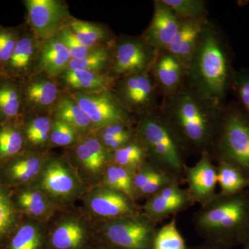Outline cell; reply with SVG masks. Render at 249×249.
<instances>
[{
    "instance_id": "cell-35",
    "label": "cell",
    "mask_w": 249,
    "mask_h": 249,
    "mask_svg": "<svg viewBox=\"0 0 249 249\" xmlns=\"http://www.w3.org/2000/svg\"><path fill=\"white\" fill-rule=\"evenodd\" d=\"M173 10L181 20L204 19L207 9L204 0H162Z\"/></svg>"
},
{
    "instance_id": "cell-7",
    "label": "cell",
    "mask_w": 249,
    "mask_h": 249,
    "mask_svg": "<svg viewBox=\"0 0 249 249\" xmlns=\"http://www.w3.org/2000/svg\"><path fill=\"white\" fill-rule=\"evenodd\" d=\"M112 91L130 114L141 116L160 108L157 101L160 90L150 71L119 78Z\"/></svg>"
},
{
    "instance_id": "cell-5",
    "label": "cell",
    "mask_w": 249,
    "mask_h": 249,
    "mask_svg": "<svg viewBox=\"0 0 249 249\" xmlns=\"http://www.w3.org/2000/svg\"><path fill=\"white\" fill-rule=\"evenodd\" d=\"M211 155L218 163L235 167L249 180V116L237 103L225 105Z\"/></svg>"
},
{
    "instance_id": "cell-8",
    "label": "cell",
    "mask_w": 249,
    "mask_h": 249,
    "mask_svg": "<svg viewBox=\"0 0 249 249\" xmlns=\"http://www.w3.org/2000/svg\"><path fill=\"white\" fill-rule=\"evenodd\" d=\"M156 223L146 216L114 219L103 230L106 243L119 249H152L157 232Z\"/></svg>"
},
{
    "instance_id": "cell-1",
    "label": "cell",
    "mask_w": 249,
    "mask_h": 249,
    "mask_svg": "<svg viewBox=\"0 0 249 249\" xmlns=\"http://www.w3.org/2000/svg\"><path fill=\"white\" fill-rule=\"evenodd\" d=\"M224 106L182 86L163 97L160 111L186 153H211L222 124Z\"/></svg>"
},
{
    "instance_id": "cell-36",
    "label": "cell",
    "mask_w": 249,
    "mask_h": 249,
    "mask_svg": "<svg viewBox=\"0 0 249 249\" xmlns=\"http://www.w3.org/2000/svg\"><path fill=\"white\" fill-rule=\"evenodd\" d=\"M40 231L31 224L19 228L9 242L6 249H42Z\"/></svg>"
},
{
    "instance_id": "cell-6",
    "label": "cell",
    "mask_w": 249,
    "mask_h": 249,
    "mask_svg": "<svg viewBox=\"0 0 249 249\" xmlns=\"http://www.w3.org/2000/svg\"><path fill=\"white\" fill-rule=\"evenodd\" d=\"M159 52L141 36L115 40L108 73L116 78L150 71Z\"/></svg>"
},
{
    "instance_id": "cell-34",
    "label": "cell",
    "mask_w": 249,
    "mask_h": 249,
    "mask_svg": "<svg viewBox=\"0 0 249 249\" xmlns=\"http://www.w3.org/2000/svg\"><path fill=\"white\" fill-rule=\"evenodd\" d=\"M40 169V159L28 156L13 162L8 168V175L13 181L27 182L36 178Z\"/></svg>"
},
{
    "instance_id": "cell-28",
    "label": "cell",
    "mask_w": 249,
    "mask_h": 249,
    "mask_svg": "<svg viewBox=\"0 0 249 249\" xmlns=\"http://www.w3.org/2000/svg\"><path fill=\"white\" fill-rule=\"evenodd\" d=\"M111 157L115 164L132 173L137 172L146 161L147 155L142 142L134 140L112 152Z\"/></svg>"
},
{
    "instance_id": "cell-11",
    "label": "cell",
    "mask_w": 249,
    "mask_h": 249,
    "mask_svg": "<svg viewBox=\"0 0 249 249\" xmlns=\"http://www.w3.org/2000/svg\"><path fill=\"white\" fill-rule=\"evenodd\" d=\"M22 85L24 116L52 113L65 92L55 79L42 73L34 75Z\"/></svg>"
},
{
    "instance_id": "cell-42",
    "label": "cell",
    "mask_w": 249,
    "mask_h": 249,
    "mask_svg": "<svg viewBox=\"0 0 249 249\" xmlns=\"http://www.w3.org/2000/svg\"><path fill=\"white\" fill-rule=\"evenodd\" d=\"M176 179L178 178L158 168L152 179L137 193L141 196L150 197Z\"/></svg>"
},
{
    "instance_id": "cell-25",
    "label": "cell",
    "mask_w": 249,
    "mask_h": 249,
    "mask_svg": "<svg viewBox=\"0 0 249 249\" xmlns=\"http://www.w3.org/2000/svg\"><path fill=\"white\" fill-rule=\"evenodd\" d=\"M76 155L78 160L91 173L101 171L107 163L109 152L96 137L81 141L77 145Z\"/></svg>"
},
{
    "instance_id": "cell-41",
    "label": "cell",
    "mask_w": 249,
    "mask_h": 249,
    "mask_svg": "<svg viewBox=\"0 0 249 249\" xmlns=\"http://www.w3.org/2000/svg\"><path fill=\"white\" fill-rule=\"evenodd\" d=\"M58 34L60 38L61 39L62 42H64L67 49H68L71 59L84 58V57L96 51V49H91L85 47V45L80 43L79 41L77 40L74 36L71 34L70 29L66 27V25L62 28L61 30L59 31Z\"/></svg>"
},
{
    "instance_id": "cell-31",
    "label": "cell",
    "mask_w": 249,
    "mask_h": 249,
    "mask_svg": "<svg viewBox=\"0 0 249 249\" xmlns=\"http://www.w3.org/2000/svg\"><path fill=\"white\" fill-rule=\"evenodd\" d=\"M128 124H109L100 131V142L109 152H113L134 140V134Z\"/></svg>"
},
{
    "instance_id": "cell-3",
    "label": "cell",
    "mask_w": 249,
    "mask_h": 249,
    "mask_svg": "<svg viewBox=\"0 0 249 249\" xmlns=\"http://www.w3.org/2000/svg\"><path fill=\"white\" fill-rule=\"evenodd\" d=\"M193 224L206 242L228 249L242 247L249 240V189L217 193L195 213Z\"/></svg>"
},
{
    "instance_id": "cell-22",
    "label": "cell",
    "mask_w": 249,
    "mask_h": 249,
    "mask_svg": "<svg viewBox=\"0 0 249 249\" xmlns=\"http://www.w3.org/2000/svg\"><path fill=\"white\" fill-rule=\"evenodd\" d=\"M71 34L85 47L101 48L114 45L116 39L104 26L70 18L66 24Z\"/></svg>"
},
{
    "instance_id": "cell-2",
    "label": "cell",
    "mask_w": 249,
    "mask_h": 249,
    "mask_svg": "<svg viewBox=\"0 0 249 249\" xmlns=\"http://www.w3.org/2000/svg\"><path fill=\"white\" fill-rule=\"evenodd\" d=\"M235 71L227 41L216 25L206 19L185 71L184 85L205 99L224 106Z\"/></svg>"
},
{
    "instance_id": "cell-46",
    "label": "cell",
    "mask_w": 249,
    "mask_h": 249,
    "mask_svg": "<svg viewBox=\"0 0 249 249\" xmlns=\"http://www.w3.org/2000/svg\"><path fill=\"white\" fill-rule=\"evenodd\" d=\"M242 249H249V240L246 242L245 245L242 246Z\"/></svg>"
},
{
    "instance_id": "cell-26",
    "label": "cell",
    "mask_w": 249,
    "mask_h": 249,
    "mask_svg": "<svg viewBox=\"0 0 249 249\" xmlns=\"http://www.w3.org/2000/svg\"><path fill=\"white\" fill-rule=\"evenodd\" d=\"M86 243L85 229L78 222H67L57 227L51 235V249H84Z\"/></svg>"
},
{
    "instance_id": "cell-40",
    "label": "cell",
    "mask_w": 249,
    "mask_h": 249,
    "mask_svg": "<svg viewBox=\"0 0 249 249\" xmlns=\"http://www.w3.org/2000/svg\"><path fill=\"white\" fill-rule=\"evenodd\" d=\"M18 204L23 210L33 216H40L47 209L45 198L36 191H25L18 196Z\"/></svg>"
},
{
    "instance_id": "cell-23",
    "label": "cell",
    "mask_w": 249,
    "mask_h": 249,
    "mask_svg": "<svg viewBox=\"0 0 249 249\" xmlns=\"http://www.w3.org/2000/svg\"><path fill=\"white\" fill-rule=\"evenodd\" d=\"M53 119L64 121L79 133L93 128L89 118L70 93L64 92L52 111Z\"/></svg>"
},
{
    "instance_id": "cell-17",
    "label": "cell",
    "mask_w": 249,
    "mask_h": 249,
    "mask_svg": "<svg viewBox=\"0 0 249 249\" xmlns=\"http://www.w3.org/2000/svg\"><path fill=\"white\" fill-rule=\"evenodd\" d=\"M71 60L68 49L57 34L39 43L35 74L42 73L55 79L66 70Z\"/></svg>"
},
{
    "instance_id": "cell-12",
    "label": "cell",
    "mask_w": 249,
    "mask_h": 249,
    "mask_svg": "<svg viewBox=\"0 0 249 249\" xmlns=\"http://www.w3.org/2000/svg\"><path fill=\"white\" fill-rule=\"evenodd\" d=\"M39 42L27 26H22L20 35L9 61L0 73L24 83L35 74Z\"/></svg>"
},
{
    "instance_id": "cell-10",
    "label": "cell",
    "mask_w": 249,
    "mask_h": 249,
    "mask_svg": "<svg viewBox=\"0 0 249 249\" xmlns=\"http://www.w3.org/2000/svg\"><path fill=\"white\" fill-rule=\"evenodd\" d=\"M27 27L39 42L57 35L71 16L66 4L58 0H25Z\"/></svg>"
},
{
    "instance_id": "cell-19",
    "label": "cell",
    "mask_w": 249,
    "mask_h": 249,
    "mask_svg": "<svg viewBox=\"0 0 249 249\" xmlns=\"http://www.w3.org/2000/svg\"><path fill=\"white\" fill-rule=\"evenodd\" d=\"M150 72L163 97L176 92L184 83V67L166 51L159 52Z\"/></svg>"
},
{
    "instance_id": "cell-21",
    "label": "cell",
    "mask_w": 249,
    "mask_h": 249,
    "mask_svg": "<svg viewBox=\"0 0 249 249\" xmlns=\"http://www.w3.org/2000/svg\"><path fill=\"white\" fill-rule=\"evenodd\" d=\"M24 116L22 83L0 73V124L19 122Z\"/></svg>"
},
{
    "instance_id": "cell-27",
    "label": "cell",
    "mask_w": 249,
    "mask_h": 249,
    "mask_svg": "<svg viewBox=\"0 0 249 249\" xmlns=\"http://www.w3.org/2000/svg\"><path fill=\"white\" fill-rule=\"evenodd\" d=\"M25 142L20 121L0 124V160L19 155L24 148Z\"/></svg>"
},
{
    "instance_id": "cell-43",
    "label": "cell",
    "mask_w": 249,
    "mask_h": 249,
    "mask_svg": "<svg viewBox=\"0 0 249 249\" xmlns=\"http://www.w3.org/2000/svg\"><path fill=\"white\" fill-rule=\"evenodd\" d=\"M14 221V211L9 197L0 189V240L6 236Z\"/></svg>"
},
{
    "instance_id": "cell-9",
    "label": "cell",
    "mask_w": 249,
    "mask_h": 249,
    "mask_svg": "<svg viewBox=\"0 0 249 249\" xmlns=\"http://www.w3.org/2000/svg\"><path fill=\"white\" fill-rule=\"evenodd\" d=\"M68 93L89 118L94 129L112 124H129L130 121V113L123 106L112 90Z\"/></svg>"
},
{
    "instance_id": "cell-37",
    "label": "cell",
    "mask_w": 249,
    "mask_h": 249,
    "mask_svg": "<svg viewBox=\"0 0 249 249\" xmlns=\"http://www.w3.org/2000/svg\"><path fill=\"white\" fill-rule=\"evenodd\" d=\"M22 26L18 27H5L0 25V71L4 69L14 53Z\"/></svg>"
},
{
    "instance_id": "cell-44",
    "label": "cell",
    "mask_w": 249,
    "mask_h": 249,
    "mask_svg": "<svg viewBox=\"0 0 249 249\" xmlns=\"http://www.w3.org/2000/svg\"><path fill=\"white\" fill-rule=\"evenodd\" d=\"M189 249H231L222 247V246L214 245V244L206 242L204 245L197 246V247H192Z\"/></svg>"
},
{
    "instance_id": "cell-20",
    "label": "cell",
    "mask_w": 249,
    "mask_h": 249,
    "mask_svg": "<svg viewBox=\"0 0 249 249\" xmlns=\"http://www.w3.org/2000/svg\"><path fill=\"white\" fill-rule=\"evenodd\" d=\"M206 19L181 20L176 36L165 50L178 59L185 71L199 43Z\"/></svg>"
},
{
    "instance_id": "cell-18",
    "label": "cell",
    "mask_w": 249,
    "mask_h": 249,
    "mask_svg": "<svg viewBox=\"0 0 249 249\" xmlns=\"http://www.w3.org/2000/svg\"><path fill=\"white\" fill-rule=\"evenodd\" d=\"M132 200L122 192L105 187L93 193L89 206L97 215L114 220L134 215L135 208Z\"/></svg>"
},
{
    "instance_id": "cell-13",
    "label": "cell",
    "mask_w": 249,
    "mask_h": 249,
    "mask_svg": "<svg viewBox=\"0 0 249 249\" xmlns=\"http://www.w3.org/2000/svg\"><path fill=\"white\" fill-rule=\"evenodd\" d=\"M184 175L188 185L187 191L194 204L204 206L217 195V169L211 154H201L194 166L186 167Z\"/></svg>"
},
{
    "instance_id": "cell-14",
    "label": "cell",
    "mask_w": 249,
    "mask_h": 249,
    "mask_svg": "<svg viewBox=\"0 0 249 249\" xmlns=\"http://www.w3.org/2000/svg\"><path fill=\"white\" fill-rule=\"evenodd\" d=\"M193 204L188 191L181 189L176 179L157 194L147 198L144 206L145 215L157 224Z\"/></svg>"
},
{
    "instance_id": "cell-32",
    "label": "cell",
    "mask_w": 249,
    "mask_h": 249,
    "mask_svg": "<svg viewBox=\"0 0 249 249\" xmlns=\"http://www.w3.org/2000/svg\"><path fill=\"white\" fill-rule=\"evenodd\" d=\"M53 120L45 115L36 116L28 121L23 129L25 140L32 145H42L50 138Z\"/></svg>"
},
{
    "instance_id": "cell-33",
    "label": "cell",
    "mask_w": 249,
    "mask_h": 249,
    "mask_svg": "<svg viewBox=\"0 0 249 249\" xmlns=\"http://www.w3.org/2000/svg\"><path fill=\"white\" fill-rule=\"evenodd\" d=\"M152 249H188L177 226L175 217L157 231Z\"/></svg>"
},
{
    "instance_id": "cell-38",
    "label": "cell",
    "mask_w": 249,
    "mask_h": 249,
    "mask_svg": "<svg viewBox=\"0 0 249 249\" xmlns=\"http://www.w3.org/2000/svg\"><path fill=\"white\" fill-rule=\"evenodd\" d=\"M231 90L235 93L237 104L249 116V70L235 71L232 78Z\"/></svg>"
},
{
    "instance_id": "cell-30",
    "label": "cell",
    "mask_w": 249,
    "mask_h": 249,
    "mask_svg": "<svg viewBox=\"0 0 249 249\" xmlns=\"http://www.w3.org/2000/svg\"><path fill=\"white\" fill-rule=\"evenodd\" d=\"M113 45L96 49L83 58L71 59L67 65L66 70L107 72L110 64Z\"/></svg>"
},
{
    "instance_id": "cell-16",
    "label": "cell",
    "mask_w": 249,
    "mask_h": 249,
    "mask_svg": "<svg viewBox=\"0 0 249 249\" xmlns=\"http://www.w3.org/2000/svg\"><path fill=\"white\" fill-rule=\"evenodd\" d=\"M55 79L67 93H91L112 90L118 78L107 72L66 70Z\"/></svg>"
},
{
    "instance_id": "cell-39",
    "label": "cell",
    "mask_w": 249,
    "mask_h": 249,
    "mask_svg": "<svg viewBox=\"0 0 249 249\" xmlns=\"http://www.w3.org/2000/svg\"><path fill=\"white\" fill-rule=\"evenodd\" d=\"M79 132L64 121L53 119L51 129V142L58 146H67L76 142Z\"/></svg>"
},
{
    "instance_id": "cell-15",
    "label": "cell",
    "mask_w": 249,
    "mask_h": 249,
    "mask_svg": "<svg viewBox=\"0 0 249 249\" xmlns=\"http://www.w3.org/2000/svg\"><path fill=\"white\" fill-rule=\"evenodd\" d=\"M154 5L153 17L142 37L157 52H164L176 36L181 20L162 0H157Z\"/></svg>"
},
{
    "instance_id": "cell-45",
    "label": "cell",
    "mask_w": 249,
    "mask_h": 249,
    "mask_svg": "<svg viewBox=\"0 0 249 249\" xmlns=\"http://www.w3.org/2000/svg\"><path fill=\"white\" fill-rule=\"evenodd\" d=\"M100 249H119L116 248V247H113V246L109 245V244L106 243V246H104V247H103L102 248H101Z\"/></svg>"
},
{
    "instance_id": "cell-24",
    "label": "cell",
    "mask_w": 249,
    "mask_h": 249,
    "mask_svg": "<svg viewBox=\"0 0 249 249\" xmlns=\"http://www.w3.org/2000/svg\"><path fill=\"white\" fill-rule=\"evenodd\" d=\"M41 183L46 191L54 196H69L75 188L71 174L58 161L52 162L47 167Z\"/></svg>"
},
{
    "instance_id": "cell-29",
    "label": "cell",
    "mask_w": 249,
    "mask_h": 249,
    "mask_svg": "<svg viewBox=\"0 0 249 249\" xmlns=\"http://www.w3.org/2000/svg\"><path fill=\"white\" fill-rule=\"evenodd\" d=\"M217 183L220 193L232 195L249 189V180L240 170L227 163H218Z\"/></svg>"
},
{
    "instance_id": "cell-4",
    "label": "cell",
    "mask_w": 249,
    "mask_h": 249,
    "mask_svg": "<svg viewBox=\"0 0 249 249\" xmlns=\"http://www.w3.org/2000/svg\"><path fill=\"white\" fill-rule=\"evenodd\" d=\"M136 132L149 163L177 178L184 175L186 152L163 119L160 108L140 116Z\"/></svg>"
}]
</instances>
